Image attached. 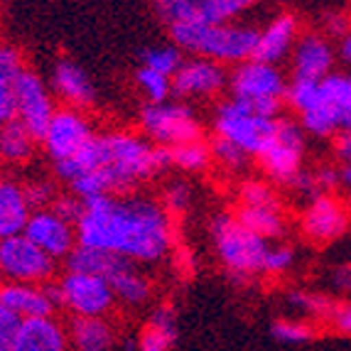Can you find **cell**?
<instances>
[{
	"instance_id": "c3c4849f",
	"label": "cell",
	"mask_w": 351,
	"mask_h": 351,
	"mask_svg": "<svg viewBox=\"0 0 351 351\" xmlns=\"http://www.w3.org/2000/svg\"><path fill=\"white\" fill-rule=\"evenodd\" d=\"M334 155H337V160L339 162H351V133H346V130H341V133L334 135Z\"/></svg>"
},
{
	"instance_id": "3957f363",
	"label": "cell",
	"mask_w": 351,
	"mask_h": 351,
	"mask_svg": "<svg viewBox=\"0 0 351 351\" xmlns=\"http://www.w3.org/2000/svg\"><path fill=\"white\" fill-rule=\"evenodd\" d=\"M167 35L172 45H177L187 57H202L223 66H236L253 59L261 29L246 23H192L167 29Z\"/></svg>"
},
{
	"instance_id": "f907efd6",
	"label": "cell",
	"mask_w": 351,
	"mask_h": 351,
	"mask_svg": "<svg viewBox=\"0 0 351 351\" xmlns=\"http://www.w3.org/2000/svg\"><path fill=\"white\" fill-rule=\"evenodd\" d=\"M337 175H339V189L351 194V162L337 165Z\"/></svg>"
},
{
	"instance_id": "7bdbcfd3",
	"label": "cell",
	"mask_w": 351,
	"mask_h": 351,
	"mask_svg": "<svg viewBox=\"0 0 351 351\" xmlns=\"http://www.w3.org/2000/svg\"><path fill=\"white\" fill-rule=\"evenodd\" d=\"M15 82L12 76L0 74V128L18 121V104H15Z\"/></svg>"
},
{
	"instance_id": "9f6ffc18",
	"label": "cell",
	"mask_w": 351,
	"mask_h": 351,
	"mask_svg": "<svg viewBox=\"0 0 351 351\" xmlns=\"http://www.w3.org/2000/svg\"><path fill=\"white\" fill-rule=\"evenodd\" d=\"M0 184H3V177H0Z\"/></svg>"
},
{
	"instance_id": "bcb514c9",
	"label": "cell",
	"mask_w": 351,
	"mask_h": 351,
	"mask_svg": "<svg viewBox=\"0 0 351 351\" xmlns=\"http://www.w3.org/2000/svg\"><path fill=\"white\" fill-rule=\"evenodd\" d=\"M327 322H329V327L334 329V334L351 337V300L334 304V310H332V315H329Z\"/></svg>"
},
{
	"instance_id": "9c48e42d",
	"label": "cell",
	"mask_w": 351,
	"mask_h": 351,
	"mask_svg": "<svg viewBox=\"0 0 351 351\" xmlns=\"http://www.w3.org/2000/svg\"><path fill=\"white\" fill-rule=\"evenodd\" d=\"M96 138V128L86 111L69 108V106H59L49 121L47 130L42 133L40 145L49 162H62V160L74 158L76 152H82L88 143Z\"/></svg>"
},
{
	"instance_id": "1f68e13d",
	"label": "cell",
	"mask_w": 351,
	"mask_h": 351,
	"mask_svg": "<svg viewBox=\"0 0 351 351\" xmlns=\"http://www.w3.org/2000/svg\"><path fill=\"white\" fill-rule=\"evenodd\" d=\"M187 59V54L182 52L177 45L167 42V45H152V47H145L141 52V66H147V69L158 71V74L165 76H175L180 71L182 62Z\"/></svg>"
},
{
	"instance_id": "f35d334b",
	"label": "cell",
	"mask_w": 351,
	"mask_h": 351,
	"mask_svg": "<svg viewBox=\"0 0 351 351\" xmlns=\"http://www.w3.org/2000/svg\"><path fill=\"white\" fill-rule=\"evenodd\" d=\"M241 206H282L268 180H243L239 187Z\"/></svg>"
},
{
	"instance_id": "44dd1931",
	"label": "cell",
	"mask_w": 351,
	"mask_h": 351,
	"mask_svg": "<svg viewBox=\"0 0 351 351\" xmlns=\"http://www.w3.org/2000/svg\"><path fill=\"white\" fill-rule=\"evenodd\" d=\"M12 351H69V332L54 319H25Z\"/></svg>"
},
{
	"instance_id": "ffe728a7",
	"label": "cell",
	"mask_w": 351,
	"mask_h": 351,
	"mask_svg": "<svg viewBox=\"0 0 351 351\" xmlns=\"http://www.w3.org/2000/svg\"><path fill=\"white\" fill-rule=\"evenodd\" d=\"M113 295L125 307H143L152 298V280L145 270L128 258H116L111 273L106 276Z\"/></svg>"
},
{
	"instance_id": "cb8c5ba5",
	"label": "cell",
	"mask_w": 351,
	"mask_h": 351,
	"mask_svg": "<svg viewBox=\"0 0 351 351\" xmlns=\"http://www.w3.org/2000/svg\"><path fill=\"white\" fill-rule=\"evenodd\" d=\"M69 344L74 351H113L116 332L106 317H71Z\"/></svg>"
},
{
	"instance_id": "db71d44e",
	"label": "cell",
	"mask_w": 351,
	"mask_h": 351,
	"mask_svg": "<svg viewBox=\"0 0 351 351\" xmlns=\"http://www.w3.org/2000/svg\"><path fill=\"white\" fill-rule=\"evenodd\" d=\"M346 206H349V211H351V197H349V202H346Z\"/></svg>"
},
{
	"instance_id": "4fadbf2b",
	"label": "cell",
	"mask_w": 351,
	"mask_h": 351,
	"mask_svg": "<svg viewBox=\"0 0 351 351\" xmlns=\"http://www.w3.org/2000/svg\"><path fill=\"white\" fill-rule=\"evenodd\" d=\"M228 91V66L202 57H187L172 76V94L180 101H211Z\"/></svg>"
},
{
	"instance_id": "b9f144b4",
	"label": "cell",
	"mask_w": 351,
	"mask_h": 351,
	"mask_svg": "<svg viewBox=\"0 0 351 351\" xmlns=\"http://www.w3.org/2000/svg\"><path fill=\"white\" fill-rule=\"evenodd\" d=\"M23 317H18L10 307L0 302V351H12L15 349V341H18V334L23 329Z\"/></svg>"
},
{
	"instance_id": "f6af8a7d",
	"label": "cell",
	"mask_w": 351,
	"mask_h": 351,
	"mask_svg": "<svg viewBox=\"0 0 351 351\" xmlns=\"http://www.w3.org/2000/svg\"><path fill=\"white\" fill-rule=\"evenodd\" d=\"M52 209L57 211L59 217H64L66 221H71L76 226L84 214V202L79 197H74L71 192H66V194H59L57 202L52 204Z\"/></svg>"
},
{
	"instance_id": "60d3db41",
	"label": "cell",
	"mask_w": 351,
	"mask_h": 351,
	"mask_svg": "<svg viewBox=\"0 0 351 351\" xmlns=\"http://www.w3.org/2000/svg\"><path fill=\"white\" fill-rule=\"evenodd\" d=\"M295 253L293 246H287V243H270L268 253H265V263H263V273L265 276H285L287 270H293L295 265Z\"/></svg>"
},
{
	"instance_id": "8fae6325",
	"label": "cell",
	"mask_w": 351,
	"mask_h": 351,
	"mask_svg": "<svg viewBox=\"0 0 351 351\" xmlns=\"http://www.w3.org/2000/svg\"><path fill=\"white\" fill-rule=\"evenodd\" d=\"M0 265L10 282H32L47 285L57 273V261L37 248L25 234L0 241Z\"/></svg>"
},
{
	"instance_id": "2e32d148",
	"label": "cell",
	"mask_w": 351,
	"mask_h": 351,
	"mask_svg": "<svg viewBox=\"0 0 351 351\" xmlns=\"http://www.w3.org/2000/svg\"><path fill=\"white\" fill-rule=\"evenodd\" d=\"M25 236L54 261H66L69 253L79 246L76 243V226L66 221L64 217H59L52 206L29 214Z\"/></svg>"
},
{
	"instance_id": "f1b7e54d",
	"label": "cell",
	"mask_w": 351,
	"mask_h": 351,
	"mask_svg": "<svg viewBox=\"0 0 351 351\" xmlns=\"http://www.w3.org/2000/svg\"><path fill=\"white\" fill-rule=\"evenodd\" d=\"M170 165L177 167L180 172H187V175H199V172L209 170V165H211L209 143L194 141V143H184V145L172 147Z\"/></svg>"
},
{
	"instance_id": "8992f818",
	"label": "cell",
	"mask_w": 351,
	"mask_h": 351,
	"mask_svg": "<svg viewBox=\"0 0 351 351\" xmlns=\"http://www.w3.org/2000/svg\"><path fill=\"white\" fill-rule=\"evenodd\" d=\"M138 128L152 145L172 147L184 143L202 141L204 125L192 104L187 101H162V104H143L138 111Z\"/></svg>"
},
{
	"instance_id": "11a10c76",
	"label": "cell",
	"mask_w": 351,
	"mask_h": 351,
	"mask_svg": "<svg viewBox=\"0 0 351 351\" xmlns=\"http://www.w3.org/2000/svg\"><path fill=\"white\" fill-rule=\"evenodd\" d=\"M276 3H285V0H276Z\"/></svg>"
},
{
	"instance_id": "74e56055",
	"label": "cell",
	"mask_w": 351,
	"mask_h": 351,
	"mask_svg": "<svg viewBox=\"0 0 351 351\" xmlns=\"http://www.w3.org/2000/svg\"><path fill=\"white\" fill-rule=\"evenodd\" d=\"M162 206L167 209L170 217H182L187 214L194 204V189L187 180H170L162 187V197H160Z\"/></svg>"
},
{
	"instance_id": "e575fe53",
	"label": "cell",
	"mask_w": 351,
	"mask_h": 351,
	"mask_svg": "<svg viewBox=\"0 0 351 351\" xmlns=\"http://www.w3.org/2000/svg\"><path fill=\"white\" fill-rule=\"evenodd\" d=\"M285 300L295 312H300L304 317H312V319H324V322L329 319L334 304H337V300L327 298V295L307 293V290H290Z\"/></svg>"
},
{
	"instance_id": "8d00e7d4",
	"label": "cell",
	"mask_w": 351,
	"mask_h": 351,
	"mask_svg": "<svg viewBox=\"0 0 351 351\" xmlns=\"http://www.w3.org/2000/svg\"><path fill=\"white\" fill-rule=\"evenodd\" d=\"M270 337L280 344H307L317 337L315 324L304 322V319H276L270 324Z\"/></svg>"
},
{
	"instance_id": "9a60e30c",
	"label": "cell",
	"mask_w": 351,
	"mask_h": 351,
	"mask_svg": "<svg viewBox=\"0 0 351 351\" xmlns=\"http://www.w3.org/2000/svg\"><path fill=\"white\" fill-rule=\"evenodd\" d=\"M47 82H49V88H52L54 99L62 106L79 108V111H88V108H94V106L99 104V88H96L91 74L71 57L54 59Z\"/></svg>"
},
{
	"instance_id": "52a82bcc",
	"label": "cell",
	"mask_w": 351,
	"mask_h": 351,
	"mask_svg": "<svg viewBox=\"0 0 351 351\" xmlns=\"http://www.w3.org/2000/svg\"><path fill=\"white\" fill-rule=\"evenodd\" d=\"M211 128H214V138L234 143L256 160L276 135L278 118L261 116L251 106L228 96L219 101L217 108L211 111Z\"/></svg>"
},
{
	"instance_id": "7402d4cb",
	"label": "cell",
	"mask_w": 351,
	"mask_h": 351,
	"mask_svg": "<svg viewBox=\"0 0 351 351\" xmlns=\"http://www.w3.org/2000/svg\"><path fill=\"white\" fill-rule=\"evenodd\" d=\"M29 214H32V206L25 197V184L3 180L0 184V241L25 234Z\"/></svg>"
},
{
	"instance_id": "277c9868",
	"label": "cell",
	"mask_w": 351,
	"mask_h": 351,
	"mask_svg": "<svg viewBox=\"0 0 351 351\" xmlns=\"http://www.w3.org/2000/svg\"><path fill=\"white\" fill-rule=\"evenodd\" d=\"M209 239L226 276L239 285H248L263 273L265 253L273 241L253 234L231 211H217L209 219Z\"/></svg>"
},
{
	"instance_id": "603a6c76",
	"label": "cell",
	"mask_w": 351,
	"mask_h": 351,
	"mask_svg": "<svg viewBox=\"0 0 351 351\" xmlns=\"http://www.w3.org/2000/svg\"><path fill=\"white\" fill-rule=\"evenodd\" d=\"M138 351H172L177 344V310L170 302L158 304L138 337Z\"/></svg>"
},
{
	"instance_id": "e0dca14e",
	"label": "cell",
	"mask_w": 351,
	"mask_h": 351,
	"mask_svg": "<svg viewBox=\"0 0 351 351\" xmlns=\"http://www.w3.org/2000/svg\"><path fill=\"white\" fill-rule=\"evenodd\" d=\"M0 302L10 307L23 319H40L52 317L59 304V287L57 282L47 285H32V282H10L0 285Z\"/></svg>"
},
{
	"instance_id": "6da1fadb",
	"label": "cell",
	"mask_w": 351,
	"mask_h": 351,
	"mask_svg": "<svg viewBox=\"0 0 351 351\" xmlns=\"http://www.w3.org/2000/svg\"><path fill=\"white\" fill-rule=\"evenodd\" d=\"M76 243L116 253L138 265H158L172 253L175 226L162 202L150 194H106L84 202Z\"/></svg>"
},
{
	"instance_id": "ba28073f",
	"label": "cell",
	"mask_w": 351,
	"mask_h": 351,
	"mask_svg": "<svg viewBox=\"0 0 351 351\" xmlns=\"http://www.w3.org/2000/svg\"><path fill=\"white\" fill-rule=\"evenodd\" d=\"M304 145H307V133L302 130L300 121L280 116L278 118L276 135L270 138L265 150L258 155V165L263 170L265 180L290 187L304 165Z\"/></svg>"
},
{
	"instance_id": "d4e9b609",
	"label": "cell",
	"mask_w": 351,
	"mask_h": 351,
	"mask_svg": "<svg viewBox=\"0 0 351 351\" xmlns=\"http://www.w3.org/2000/svg\"><path fill=\"white\" fill-rule=\"evenodd\" d=\"M37 138L25 128L20 121L0 128V165L5 167H23L35 158Z\"/></svg>"
},
{
	"instance_id": "ac0fdd59",
	"label": "cell",
	"mask_w": 351,
	"mask_h": 351,
	"mask_svg": "<svg viewBox=\"0 0 351 351\" xmlns=\"http://www.w3.org/2000/svg\"><path fill=\"white\" fill-rule=\"evenodd\" d=\"M337 62V49L324 32H302L290 54V71L293 79H310V82H322L324 76L334 71Z\"/></svg>"
},
{
	"instance_id": "f546056e",
	"label": "cell",
	"mask_w": 351,
	"mask_h": 351,
	"mask_svg": "<svg viewBox=\"0 0 351 351\" xmlns=\"http://www.w3.org/2000/svg\"><path fill=\"white\" fill-rule=\"evenodd\" d=\"M300 125H302L304 133L312 135V138H319V141L334 138L341 130L339 116H337V111H334L332 106L324 104V99L315 108H310L307 113L300 116Z\"/></svg>"
},
{
	"instance_id": "7c38bea8",
	"label": "cell",
	"mask_w": 351,
	"mask_h": 351,
	"mask_svg": "<svg viewBox=\"0 0 351 351\" xmlns=\"http://www.w3.org/2000/svg\"><path fill=\"white\" fill-rule=\"evenodd\" d=\"M15 104H18V121L40 141L54 111L59 108L47 76L27 66L15 82Z\"/></svg>"
},
{
	"instance_id": "681fc988",
	"label": "cell",
	"mask_w": 351,
	"mask_h": 351,
	"mask_svg": "<svg viewBox=\"0 0 351 351\" xmlns=\"http://www.w3.org/2000/svg\"><path fill=\"white\" fill-rule=\"evenodd\" d=\"M332 285L339 293H351V263H344L332 270Z\"/></svg>"
},
{
	"instance_id": "ab89813d",
	"label": "cell",
	"mask_w": 351,
	"mask_h": 351,
	"mask_svg": "<svg viewBox=\"0 0 351 351\" xmlns=\"http://www.w3.org/2000/svg\"><path fill=\"white\" fill-rule=\"evenodd\" d=\"M25 197H27L32 211L49 209L59 197V182L54 177H37L25 184Z\"/></svg>"
},
{
	"instance_id": "5bb4252c",
	"label": "cell",
	"mask_w": 351,
	"mask_h": 351,
	"mask_svg": "<svg viewBox=\"0 0 351 351\" xmlns=\"http://www.w3.org/2000/svg\"><path fill=\"white\" fill-rule=\"evenodd\" d=\"M351 211L339 197L319 194L307 202L300 217V231L315 246H329L349 231Z\"/></svg>"
},
{
	"instance_id": "816d5d0a",
	"label": "cell",
	"mask_w": 351,
	"mask_h": 351,
	"mask_svg": "<svg viewBox=\"0 0 351 351\" xmlns=\"http://www.w3.org/2000/svg\"><path fill=\"white\" fill-rule=\"evenodd\" d=\"M337 57H339L341 62H344V64H351V32L339 40V47H337Z\"/></svg>"
},
{
	"instance_id": "484cf974",
	"label": "cell",
	"mask_w": 351,
	"mask_h": 351,
	"mask_svg": "<svg viewBox=\"0 0 351 351\" xmlns=\"http://www.w3.org/2000/svg\"><path fill=\"white\" fill-rule=\"evenodd\" d=\"M236 219L253 234L263 236L265 241H280L287 231V219L282 206H239Z\"/></svg>"
},
{
	"instance_id": "ee69618b",
	"label": "cell",
	"mask_w": 351,
	"mask_h": 351,
	"mask_svg": "<svg viewBox=\"0 0 351 351\" xmlns=\"http://www.w3.org/2000/svg\"><path fill=\"white\" fill-rule=\"evenodd\" d=\"M25 69H27V62H25L23 49L15 47V45H8V42L0 45V74L18 79Z\"/></svg>"
},
{
	"instance_id": "d6986e66",
	"label": "cell",
	"mask_w": 351,
	"mask_h": 351,
	"mask_svg": "<svg viewBox=\"0 0 351 351\" xmlns=\"http://www.w3.org/2000/svg\"><path fill=\"white\" fill-rule=\"evenodd\" d=\"M300 35H302V29H300L298 15L280 12L265 27H261V37H258V47L253 59H261V62L280 66L285 59H290Z\"/></svg>"
},
{
	"instance_id": "d6a6232c",
	"label": "cell",
	"mask_w": 351,
	"mask_h": 351,
	"mask_svg": "<svg viewBox=\"0 0 351 351\" xmlns=\"http://www.w3.org/2000/svg\"><path fill=\"white\" fill-rule=\"evenodd\" d=\"M133 84L143 94L145 104H162V101L172 99V79L158 71L147 69V66H135L133 71Z\"/></svg>"
},
{
	"instance_id": "4dcf8cb0",
	"label": "cell",
	"mask_w": 351,
	"mask_h": 351,
	"mask_svg": "<svg viewBox=\"0 0 351 351\" xmlns=\"http://www.w3.org/2000/svg\"><path fill=\"white\" fill-rule=\"evenodd\" d=\"M152 12L165 29L199 23L197 0H152Z\"/></svg>"
},
{
	"instance_id": "7dc6e473",
	"label": "cell",
	"mask_w": 351,
	"mask_h": 351,
	"mask_svg": "<svg viewBox=\"0 0 351 351\" xmlns=\"http://www.w3.org/2000/svg\"><path fill=\"white\" fill-rule=\"evenodd\" d=\"M349 32H351V15H346V12H341V10H334L324 15V35L327 37L341 40V37H346Z\"/></svg>"
},
{
	"instance_id": "83f0119b",
	"label": "cell",
	"mask_w": 351,
	"mask_h": 351,
	"mask_svg": "<svg viewBox=\"0 0 351 351\" xmlns=\"http://www.w3.org/2000/svg\"><path fill=\"white\" fill-rule=\"evenodd\" d=\"M322 99L339 116L341 125L346 118H351V74L346 71H332L322 79ZM341 133V130H339Z\"/></svg>"
},
{
	"instance_id": "836d02e7",
	"label": "cell",
	"mask_w": 351,
	"mask_h": 351,
	"mask_svg": "<svg viewBox=\"0 0 351 351\" xmlns=\"http://www.w3.org/2000/svg\"><path fill=\"white\" fill-rule=\"evenodd\" d=\"M209 147H211V162L219 165L228 175H241V172H246L253 162V158L246 150H241L239 145L223 141V138H214V141L209 143Z\"/></svg>"
},
{
	"instance_id": "5b68a950",
	"label": "cell",
	"mask_w": 351,
	"mask_h": 351,
	"mask_svg": "<svg viewBox=\"0 0 351 351\" xmlns=\"http://www.w3.org/2000/svg\"><path fill=\"white\" fill-rule=\"evenodd\" d=\"M287 84L280 66L261 59H248L228 69V96L265 118L282 116Z\"/></svg>"
},
{
	"instance_id": "d590c367",
	"label": "cell",
	"mask_w": 351,
	"mask_h": 351,
	"mask_svg": "<svg viewBox=\"0 0 351 351\" xmlns=\"http://www.w3.org/2000/svg\"><path fill=\"white\" fill-rule=\"evenodd\" d=\"M322 101V82H310V79H293L287 84L285 106H290L298 116L307 113Z\"/></svg>"
},
{
	"instance_id": "30bf717a",
	"label": "cell",
	"mask_w": 351,
	"mask_h": 351,
	"mask_svg": "<svg viewBox=\"0 0 351 351\" xmlns=\"http://www.w3.org/2000/svg\"><path fill=\"white\" fill-rule=\"evenodd\" d=\"M59 304L71 312V317H108L118 302L108 280L91 273L66 270L59 278Z\"/></svg>"
},
{
	"instance_id": "f5cc1de1",
	"label": "cell",
	"mask_w": 351,
	"mask_h": 351,
	"mask_svg": "<svg viewBox=\"0 0 351 351\" xmlns=\"http://www.w3.org/2000/svg\"><path fill=\"white\" fill-rule=\"evenodd\" d=\"M5 282V273H3V265H0V285Z\"/></svg>"
},
{
	"instance_id": "4316f807",
	"label": "cell",
	"mask_w": 351,
	"mask_h": 351,
	"mask_svg": "<svg viewBox=\"0 0 351 351\" xmlns=\"http://www.w3.org/2000/svg\"><path fill=\"white\" fill-rule=\"evenodd\" d=\"M256 0H197L199 23L209 25H228L239 23L246 12L253 10Z\"/></svg>"
},
{
	"instance_id": "7a4b0ae2",
	"label": "cell",
	"mask_w": 351,
	"mask_h": 351,
	"mask_svg": "<svg viewBox=\"0 0 351 351\" xmlns=\"http://www.w3.org/2000/svg\"><path fill=\"white\" fill-rule=\"evenodd\" d=\"M172 167L170 150L158 147L138 130H106L76 152L52 165V177L82 202L106 194L138 192L141 184Z\"/></svg>"
}]
</instances>
